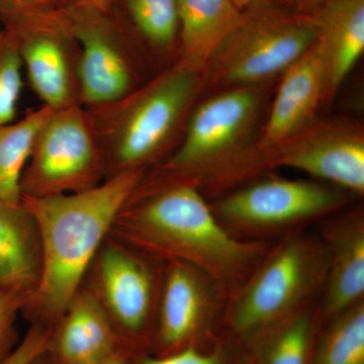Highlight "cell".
Returning <instances> with one entry per match:
<instances>
[{
    "instance_id": "obj_1",
    "label": "cell",
    "mask_w": 364,
    "mask_h": 364,
    "mask_svg": "<svg viewBox=\"0 0 364 364\" xmlns=\"http://www.w3.org/2000/svg\"><path fill=\"white\" fill-rule=\"evenodd\" d=\"M109 235L157 262L181 261L198 268L227 299L270 247L267 241L230 233L195 186L149 172L117 213Z\"/></svg>"
},
{
    "instance_id": "obj_2",
    "label": "cell",
    "mask_w": 364,
    "mask_h": 364,
    "mask_svg": "<svg viewBox=\"0 0 364 364\" xmlns=\"http://www.w3.org/2000/svg\"><path fill=\"white\" fill-rule=\"evenodd\" d=\"M146 173L124 172L85 193L21 198L38 223L42 242L39 284L21 312L30 326L51 331L65 313L117 213Z\"/></svg>"
},
{
    "instance_id": "obj_3",
    "label": "cell",
    "mask_w": 364,
    "mask_h": 364,
    "mask_svg": "<svg viewBox=\"0 0 364 364\" xmlns=\"http://www.w3.org/2000/svg\"><path fill=\"white\" fill-rule=\"evenodd\" d=\"M265 86L218 90L193 107L179 145L148 172L191 184L205 198L263 176L268 169L258 140Z\"/></svg>"
},
{
    "instance_id": "obj_4",
    "label": "cell",
    "mask_w": 364,
    "mask_h": 364,
    "mask_svg": "<svg viewBox=\"0 0 364 364\" xmlns=\"http://www.w3.org/2000/svg\"><path fill=\"white\" fill-rule=\"evenodd\" d=\"M203 90L202 72L176 59L122 100L85 107L104 152L107 179L148 172L164 161Z\"/></svg>"
},
{
    "instance_id": "obj_5",
    "label": "cell",
    "mask_w": 364,
    "mask_h": 364,
    "mask_svg": "<svg viewBox=\"0 0 364 364\" xmlns=\"http://www.w3.org/2000/svg\"><path fill=\"white\" fill-rule=\"evenodd\" d=\"M328 267L329 252L320 235L299 229L280 237L228 298L223 334L246 346L270 326L318 304Z\"/></svg>"
},
{
    "instance_id": "obj_6",
    "label": "cell",
    "mask_w": 364,
    "mask_h": 364,
    "mask_svg": "<svg viewBox=\"0 0 364 364\" xmlns=\"http://www.w3.org/2000/svg\"><path fill=\"white\" fill-rule=\"evenodd\" d=\"M267 4L244 9L241 23L203 69V90L267 85L315 44L312 14L289 13Z\"/></svg>"
},
{
    "instance_id": "obj_7",
    "label": "cell",
    "mask_w": 364,
    "mask_h": 364,
    "mask_svg": "<svg viewBox=\"0 0 364 364\" xmlns=\"http://www.w3.org/2000/svg\"><path fill=\"white\" fill-rule=\"evenodd\" d=\"M162 265L107 235L86 273L83 289L104 311L131 358L150 354Z\"/></svg>"
},
{
    "instance_id": "obj_8",
    "label": "cell",
    "mask_w": 364,
    "mask_h": 364,
    "mask_svg": "<svg viewBox=\"0 0 364 364\" xmlns=\"http://www.w3.org/2000/svg\"><path fill=\"white\" fill-rule=\"evenodd\" d=\"M352 196L320 182L268 177L234 189L210 205L234 236L267 241V237H282L336 214Z\"/></svg>"
},
{
    "instance_id": "obj_9",
    "label": "cell",
    "mask_w": 364,
    "mask_h": 364,
    "mask_svg": "<svg viewBox=\"0 0 364 364\" xmlns=\"http://www.w3.org/2000/svg\"><path fill=\"white\" fill-rule=\"evenodd\" d=\"M107 179L104 152L87 109H54L33 141L21 179V198L85 193Z\"/></svg>"
},
{
    "instance_id": "obj_10",
    "label": "cell",
    "mask_w": 364,
    "mask_h": 364,
    "mask_svg": "<svg viewBox=\"0 0 364 364\" xmlns=\"http://www.w3.org/2000/svg\"><path fill=\"white\" fill-rule=\"evenodd\" d=\"M59 11L80 51L81 105L112 104L143 85L138 54L114 14V4L65 0Z\"/></svg>"
},
{
    "instance_id": "obj_11",
    "label": "cell",
    "mask_w": 364,
    "mask_h": 364,
    "mask_svg": "<svg viewBox=\"0 0 364 364\" xmlns=\"http://www.w3.org/2000/svg\"><path fill=\"white\" fill-rule=\"evenodd\" d=\"M59 7L35 11L0 4V21L16 41L31 87L54 109L81 105L80 51Z\"/></svg>"
},
{
    "instance_id": "obj_12",
    "label": "cell",
    "mask_w": 364,
    "mask_h": 364,
    "mask_svg": "<svg viewBox=\"0 0 364 364\" xmlns=\"http://www.w3.org/2000/svg\"><path fill=\"white\" fill-rule=\"evenodd\" d=\"M227 296L188 263H163L156 324L150 354L166 356L210 343L222 335Z\"/></svg>"
},
{
    "instance_id": "obj_13",
    "label": "cell",
    "mask_w": 364,
    "mask_h": 364,
    "mask_svg": "<svg viewBox=\"0 0 364 364\" xmlns=\"http://www.w3.org/2000/svg\"><path fill=\"white\" fill-rule=\"evenodd\" d=\"M263 154L268 170H299L351 196H364V130L359 122L316 117Z\"/></svg>"
},
{
    "instance_id": "obj_14",
    "label": "cell",
    "mask_w": 364,
    "mask_h": 364,
    "mask_svg": "<svg viewBox=\"0 0 364 364\" xmlns=\"http://www.w3.org/2000/svg\"><path fill=\"white\" fill-rule=\"evenodd\" d=\"M338 213L326 218L318 234L329 252L327 280L316 306L321 331L328 323L364 301L363 210L356 208Z\"/></svg>"
},
{
    "instance_id": "obj_15",
    "label": "cell",
    "mask_w": 364,
    "mask_h": 364,
    "mask_svg": "<svg viewBox=\"0 0 364 364\" xmlns=\"http://www.w3.org/2000/svg\"><path fill=\"white\" fill-rule=\"evenodd\" d=\"M323 79L331 102L364 52V0H327L312 14Z\"/></svg>"
},
{
    "instance_id": "obj_16",
    "label": "cell",
    "mask_w": 364,
    "mask_h": 364,
    "mask_svg": "<svg viewBox=\"0 0 364 364\" xmlns=\"http://www.w3.org/2000/svg\"><path fill=\"white\" fill-rule=\"evenodd\" d=\"M324 79L316 46L282 73L258 146L262 152L293 136L317 117L323 105Z\"/></svg>"
},
{
    "instance_id": "obj_17",
    "label": "cell",
    "mask_w": 364,
    "mask_h": 364,
    "mask_svg": "<svg viewBox=\"0 0 364 364\" xmlns=\"http://www.w3.org/2000/svg\"><path fill=\"white\" fill-rule=\"evenodd\" d=\"M47 352L57 364H91L124 351L104 311L81 287L50 331Z\"/></svg>"
},
{
    "instance_id": "obj_18",
    "label": "cell",
    "mask_w": 364,
    "mask_h": 364,
    "mask_svg": "<svg viewBox=\"0 0 364 364\" xmlns=\"http://www.w3.org/2000/svg\"><path fill=\"white\" fill-rule=\"evenodd\" d=\"M39 226L23 203L0 200V289H14L28 299L42 273Z\"/></svg>"
},
{
    "instance_id": "obj_19",
    "label": "cell",
    "mask_w": 364,
    "mask_h": 364,
    "mask_svg": "<svg viewBox=\"0 0 364 364\" xmlns=\"http://www.w3.org/2000/svg\"><path fill=\"white\" fill-rule=\"evenodd\" d=\"M179 47L176 59L202 72L243 18L232 0H177Z\"/></svg>"
},
{
    "instance_id": "obj_20",
    "label": "cell",
    "mask_w": 364,
    "mask_h": 364,
    "mask_svg": "<svg viewBox=\"0 0 364 364\" xmlns=\"http://www.w3.org/2000/svg\"><path fill=\"white\" fill-rule=\"evenodd\" d=\"M316 306L270 326L247 345L251 364H311L321 328Z\"/></svg>"
},
{
    "instance_id": "obj_21",
    "label": "cell",
    "mask_w": 364,
    "mask_h": 364,
    "mask_svg": "<svg viewBox=\"0 0 364 364\" xmlns=\"http://www.w3.org/2000/svg\"><path fill=\"white\" fill-rule=\"evenodd\" d=\"M54 109L42 105L28 112L16 123L0 128V200L20 203L21 179L31 153L33 141L41 127Z\"/></svg>"
},
{
    "instance_id": "obj_22",
    "label": "cell",
    "mask_w": 364,
    "mask_h": 364,
    "mask_svg": "<svg viewBox=\"0 0 364 364\" xmlns=\"http://www.w3.org/2000/svg\"><path fill=\"white\" fill-rule=\"evenodd\" d=\"M311 364H364V301L323 328Z\"/></svg>"
},
{
    "instance_id": "obj_23",
    "label": "cell",
    "mask_w": 364,
    "mask_h": 364,
    "mask_svg": "<svg viewBox=\"0 0 364 364\" xmlns=\"http://www.w3.org/2000/svg\"><path fill=\"white\" fill-rule=\"evenodd\" d=\"M131 21L146 42L156 51L173 49L179 33L177 0H119Z\"/></svg>"
},
{
    "instance_id": "obj_24",
    "label": "cell",
    "mask_w": 364,
    "mask_h": 364,
    "mask_svg": "<svg viewBox=\"0 0 364 364\" xmlns=\"http://www.w3.org/2000/svg\"><path fill=\"white\" fill-rule=\"evenodd\" d=\"M129 364H251L246 346L223 334L202 346L189 347L166 356L143 354Z\"/></svg>"
},
{
    "instance_id": "obj_25",
    "label": "cell",
    "mask_w": 364,
    "mask_h": 364,
    "mask_svg": "<svg viewBox=\"0 0 364 364\" xmlns=\"http://www.w3.org/2000/svg\"><path fill=\"white\" fill-rule=\"evenodd\" d=\"M23 62L16 41L0 33V128L13 123L23 88Z\"/></svg>"
},
{
    "instance_id": "obj_26",
    "label": "cell",
    "mask_w": 364,
    "mask_h": 364,
    "mask_svg": "<svg viewBox=\"0 0 364 364\" xmlns=\"http://www.w3.org/2000/svg\"><path fill=\"white\" fill-rule=\"evenodd\" d=\"M28 296L14 289H0V364L4 363L20 343L16 328Z\"/></svg>"
},
{
    "instance_id": "obj_27",
    "label": "cell",
    "mask_w": 364,
    "mask_h": 364,
    "mask_svg": "<svg viewBox=\"0 0 364 364\" xmlns=\"http://www.w3.org/2000/svg\"><path fill=\"white\" fill-rule=\"evenodd\" d=\"M50 330L30 326L16 348L2 364H32L33 359L47 350Z\"/></svg>"
},
{
    "instance_id": "obj_28",
    "label": "cell",
    "mask_w": 364,
    "mask_h": 364,
    "mask_svg": "<svg viewBox=\"0 0 364 364\" xmlns=\"http://www.w3.org/2000/svg\"><path fill=\"white\" fill-rule=\"evenodd\" d=\"M65 0H0V4L18 7L23 9L46 11L61 6Z\"/></svg>"
},
{
    "instance_id": "obj_29",
    "label": "cell",
    "mask_w": 364,
    "mask_h": 364,
    "mask_svg": "<svg viewBox=\"0 0 364 364\" xmlns=\"http://www.w3.org/2000/svg\"><path fill=\"white\" fill-rule=\"evenodd\" d=\"M130 358V356L127 355L124 352H119L111 358L102 359V360L91 364H129Z\"/></svg>"
},
{
    "instance_id": "obj_30",
    "label": "cell",
    "mask_w": 364,
    "mask_h": 364,
    "mask_svg": "<svg viewBox=\"0 0 364 364\" xmlns=\"http://www.w3.org/2000/svg\"><path fill=\"white\" fill-rule=\"evenodd\" d=\"M235 6L238 7L240 11L248 9L254 4H260V2L270 1V0H232Z\"/></svg>"
},
{
    "instance_id": "obj_31",
    "label": "cell",
    "mask_w": 364,
    "mask_h": 364,
    "mask_svg": "<svg viewBox=\"0 0 364 364\" xmlns=\"http://www.w3.org/2000/svg\"><path fill=\"white\" fill-rule=\"evenodd\" d=\"M32 364H57L56 361L53 359L52 356L48 353L47 350L42 352L35 359Z\"/></svg>"
},
{
    "instance_id": "obj_32",
    "label": "cell",
    "mask_w": 364,
    "mask_h": 364,
    "mask_svg": "<svg viewBox=\"0 0 364 364\" xmlns=\"http://www.w3.org/2000/svg\"><path fill=\"white\" fill-rule=\"evenodd\" d=\"M301 6L304 9H318V6H322L325 4L327 0H298Z\"/></svg>"
},
{
    "instance_id": "obj_33",
    "label": "cell",
    "mask_w": 364,
    "mask_h": 364,
    "mask_svg": "<svg viewBox=\"0 0 364 364\" xmlns=\"http://www.w3.org/2000/svg\"><path fill=\"white\" fill-rule=\"evenodd\" d=\"M98 1L104 4H116L119 0H98Z\"/></svg>"
}]
</instances>
